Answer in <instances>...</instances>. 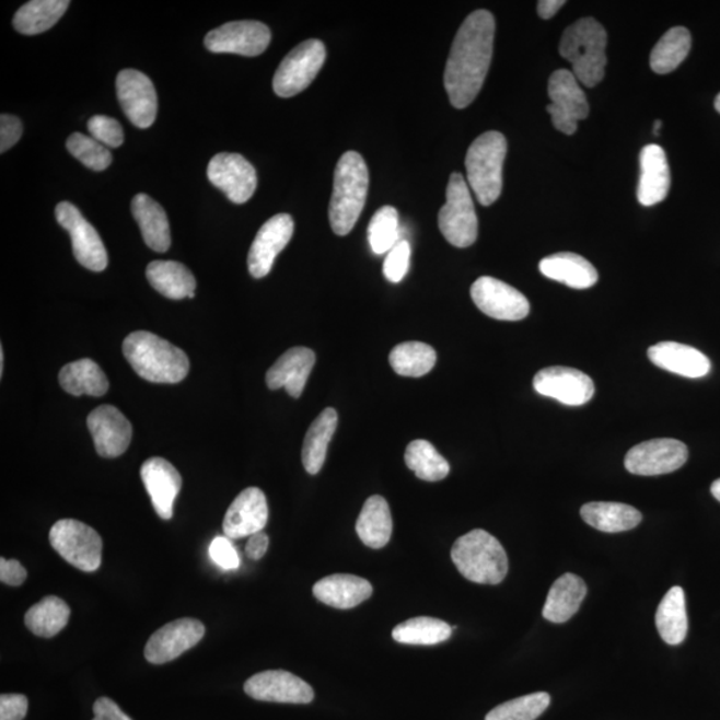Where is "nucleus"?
<instances>
[{
  "label": "nucleus",
  "mask_w": 720,
  "mask_h": 720,
  "mask_svg": "<svg viewBox=\"0 0 720 720\" xmlns=\"http://www.w3.org/2000/svg\"><path fill=\"white\" fill-rule=\"evenodd\" d=\"M28 700L21 694L0 697V720H23L27 716Z\"/></svg>",
  "instance_id": "49"
},
{
  "label": "nucleus",
  "mask_w": 720,
  "mask_h": 720,
  "mask_svg": "<svg viewBox=\"0 0 720 720\" xmlns=\"http://www.w3.org/2000/svg\"><path fill=\"white\" fill-rule=\"evenodd\" d=\"M539 270L546 278L577 290L590 289L600 278L596 268L588 259L573 253L547 256L541 260Z\"/></svg>",
  "instance_id": "28"
},
{
  "label": "nucleus",
  "mask_w": 720,
  "mask_h": 720,
  "mask_svg": "<svg viewBox=\"0 0 720 720\" xmlns=\"http://www.w3.org/2000/svg\"><path fill=\"white\" fill-rule=\"evenodd\" d=\"M3 370H4V352L3 349L0 350V374L3 375Z\"/></svg>",
  "instance_id": "56"
},
{
  "label": "nucleus",
  "mask_w": 720,
  "mask_h": 720,
  "mask_svg": "<svg viewBox=\"0 0 720 720\" xmlns=\"http://www.w3.org/2000/svg\"><path fill=\"white\" fill-rule=\"evenodd\" d=\"M93 720H132L126 716L120 707L114 700L108 698H100L94 704V719Z\"/></svg>",
  "instance_id": "52"
},
{
  "label": "nucleus",
  "mask_w": 720,
  "mask_h": 720,
  "mask_svg": "<svg viewBox=\"0 0 720 720\" xmlns=\"http://www.w3.org/2000/svg\"><path fill=\"white\" fill-rule=\"evenodd\" d=\"M496 20L490 11H474L457 32L444 70V88L451 105L466 108L484 88L490 69Z\"/></svg>",
  "instance_id": "1"
},
{
  "label": "nucleus",
  "mask_w": 720,
  "mask_h": 720,
  "mask_svg": "<svg viewBox=\"0 0 720 720\" xmlns=\"http://www.w3.org/2000/svg\"><path fill=\"white\" fill-rule=\"evenodd\" d=\"M131 211L142 231L146 244L156 253L169 252L171 246L170 224L163 207L149 195L138 194L132 199Z\"/></svg>",
  "instance_id": "29"
},
{
  "label": "nucleus",
  "mask_w": 720,
  "mask_h": 720,
  "mask_svg": "<svg viewBox=\"0 0 720 720\" xmlns=\"http://www.w3.org/2000/svg\"><path fill=\"white\" fill-rule=\"evenodd\" d=\"M436 363V350L423 341H405L390 352V364L400 376H423L434 369Z\"/></svg>",
  "instance_id": "40"
},
{
  "label": "nucleus",
  "mask_w": 720,
  "mask_h": 720,
  "mask_svg": "<svg viewBox=\"0 0 720 720\" xmlns=\"http://www.w3.org/2000/svg\"><path fill=\"white\" fill-rule=\"evenodd\" d=\"M508 140L503 133L488 131L474 140L466 155L467 181L481 206L496 204L503 187V163Z\"/></svg>",
  "instance_id": "6"
},
{
  "label": "nucleus",
  "mask_w": 720,
  "mask_h": 720,
  "mask_svg": "<svg viewBox=\"0 0 720 720\" xmlns=\"http://www.w3.org/2000/svg\"><path fill=\"white\" fill-rule=\"evenodd\" d=\"M88 426L96 453L103 457H118L126 453L132 439V426L117 407L105 405L89 415Z\"/></svg>",
  "instance_id": "21"
},
{
  "label": "nucleus",
  "mask_w": 720,
  "mask_h": 720,
  "mask_svg": "<svg viewBox=\"0 0 720 720\" xmlns=\"http://www.w3.org/2000/svg\"><path fill=\"white\" fill-rule=\"evenodd\" d=\"M201 622L182 618L171 622L152 634L144 647V657L152 664H163L185 654L205 637Z\"/></svg>",
  "instance_id": "18"
},
{
  "label": "nucleus",
  "mask_w": 720,
  "mask_h": 720,
  "mask_svg": "<svg viewBox=\"0 0 720 720\" xmlns=\"http://www.w3.org/2000/svg\"><path fill=\"white\" fill-rule=\"evenodd\" d=\"M57 221L70 234L72 252L79 264L91 271H105L108 265V255L102 237L94 225L85 221L81 211L70 201H62L55 209Z\"/></svg>",
  "instance_id": "11"
},
{
  "label": "nucleus",
  "mask_w": 720,
  "mask_h": 720,
  "mask_svg": "<svg viewBox=\"0 0 720 720\" xmlns=\"http://www.w3.org/2000/svg\"><path fill=\"white\" fill-rule=\"evenodd\" d=\"M71 609L58 596L48 595L34 604L24 616L30 631L42 638L57 636L69 624Z\"/></svg>",
  "instance_id": "38"
},
{
  "label": "nucleus",
  "mask_w": 720,
  "mask_h": 720,
  "mask_svg": "<svg viewBox=\"0 0 720 720\" xmlns=\"http://www.w3.org/2000/svg\"><path fill=\"white\" fill-rule=\"evenodd\" d=\"M22 133L23 125L21 119L9 114H2V117H0V152L3 154L12 146L20 142Z\"/></svg>",
  "instance_id": "50"
},
{
  "label": "nucleus",
  "mask_w": 720,
  "mask_h": 720,
  "mask_svg": "<svg viewBox=\"0 0 720 720\" xmlns=\"http://www.w3.org/2000/svg\"><path fill=\"white\" fill-rule=\"evenodd\" d=\"M59 383L66 393L74 396H103L109 383L105 372L93 359H79L66 364L59 372Z\"/></svg>",
  "instance_id": "35"
},
{
  "label": "nucleus",
  "mask_w": 720,
  "mask_h": 720,
  "mask_svg": "<svg viewBox=\"0 0 720 720\" xmlns=\"http://www.w3.org/2000/svg\"><path fill=\"white\" fill-rule=\"evenodd\" d=\"M338 427V413L334 408L323 410L304 438L302 462L310 475H316L325 465L328 444Z\"/></svg>",
  "instance_id": "34"
},
{
  "label": "nucleus",
  "mask_w": 720,
  "mask_h": 720,
  "mask_svg": "<svg viewBox=\"0 0 720 720\" xmlns=\"http://www.w3.org/2000/svg\"><path fill=\"white\" fill-rule=\"evenodd\" d=\"M369 242L372 253L388 254L400 242L399 213L393 206H384L375 212L369 224Z\"/></svg>",
  "instance_id": "43"
},
{
  "label": "nucleus",
  "mask_w": 720,
  "mask_h": 720,
  "mask_svg": "<svg viewBox=\"0 0 720 720\" xmlns=\"http://www.w3.org/2000/svg\"><path fill=\"white\" fill-rule=\"evenodd\" d=\"M210 558L213 564L222 567L224 570H236L241 566L240 555H237L233 543L228 536H218L211 542L209 548Z\"/></svg>",
  "instance_id": "48"
},
{
  "label": "nucleus",
  "mask_w": 720,
  "mask_h": 720,
  "mask_svg": "<svg viewBox=\"0 0 720 720\" xmlns=\"http://www.w3.org/2000/svg\"><path fill=\"white\" fill-rule=\"evenodd\" d=\"M326 60V47L318 39L301 43L282 60L274 77L272 88L280 97H291L302 93L316 76Z\"/></svg>",
  "instance_id": "9"
},
{
  "label": "nucleus",
  "mask_w": 720,
  "mask_h": 720,
  "mask_svg": "<svg viewBox=\"0 0 720 720\" xmlns=\"http://www.w3.org/2000/svg\"><path fill=\"white\" fill-rule=\"evenodd\" d=\"M585 594L588 588L583 579L573 573H565L551 585L543 607V618L553 624H565L578 613Z\"/></svg>",
  "instance_id": "30"
},
{
  "label": "nucleus",
  "mask_w": 720,
  "mask_h": 720,
  "mask_svg": "<svg viewBox=\"0 0 720 720\" xmlns=\"http://www.w3.org/2000/svg\"><path fill=\"white\" fill-rule=\"evenodd\" d=\"M565 4L564 0H541L538 2V14L542 20H550Z\"/></svg>",
  "instance_id": "54"
},
{
  "label": "nucleus",
  "mask_w": 720,
  "mask_h": 720,
  "mask_svg": "<svg viewBox=\"0 0 720 720\" xmlns=\"http://www.w3.org/2000/svg\"><path fill=\"white\" fill-rule=\"evenodd\" d=\"M457 571L469 582L499 584L509 572V558L500 542L485 530L461 536L451 550Z\"/></svg>",
  "instance_id": "5"
},
{
  "label": "nucleus",
  "mask_w": 720,
  "mask_h": 720,
  "mask_svg": "<svg viewBox=\"0 0 720 720\" xmlns=\"http://www.w3.org/2000/svg\"><path fill=\"white\" fill-rule=\"evenodd\" d=\"M369 170L356 151L341 155L334 174V191L329 201V224L335 234L351 233L362 213L369 193Z\"/></svg>",
  "instance_id": "3"
},
{
  "label": "nucleus",
  "mask_w": 720,
  "mask_h": 720,
  "mask_svg": "<svg viewBox=\"0 0 720 720\" xmlns=\"http://www.w3.org/2000/svg\"><path fill=\"white\" fill-rule=\"evenodd\" d=\"M453 634V627L441 619L418 616L396 626L393 631L395 642L414 646H432L445 642Z\"/></svg>",
  "instance_id": "41"
},
{
  "label": "nucleus",
  "mask_w": 720,
  "mask_h": 720,
  "mask_svg": "<svg viewBox=\"0 0 720 720\" xmlns=\"http://www.w3.org/2000/svg\"><path fill=\"white\" fill-rule=\"evenodd\" d=\"M716 108H717V112L720 114V94L717 96V100H716Z\"/></svg>",
  "instance_id": "58"
},
{
  "label": "nucleus",
  "mask_w": 720,
  "mask_h": 720,
  "mask_svg": "<svg viewBox=\"0 0 720 720\" xmlns=\"http://www.w3.org/2000/svg\"><path fill=\"white\" fill-rule=\"evenodd\" d=\"M357 534L374 550L387 545L393 535V516L386 499L374 496L365 500L357 521Z\"/></svg>",
  "instance_id": "31"
},
{
  "label": "nucleus",
  "mask_w": 720,
  "mask_h": 720,
  "mask_svg": "<svg viewBox=\"0 0 720 720\" xmlns=\"http://www.w3.org/2000/svg\"><path fill=\"white\" fill-rule=\"evenodd\" d=\"M405 462L419 479L439 481L450 474L449 462L438 453L434 444L418 439L407 445Z\"/></svg>",
  "instance_id": "42"
},
{
  "label": "nucleus",
  "mask_w": 720,
  "mask_h": 720,
  "mask_svg": "<svg viewBox=\"0 0 720 720\" xmlns=\"http://www.w3.org/2000/svg\"><path fill=\"white\" fill-rule=\"evenodd\" d=\"M711 493L713 498H716L720 502V479L713 481L711 486Z\"/></svg>",
  "instance_id": "55"
},
{
  "label": "nucleus",
  "mask_w": 720,
  "mask_h": 720,
  "mask_svg": "<svg viewBox=\"0 0 720 720\" xmlns=\"http://www.w3.org/2000/svg\"><path fill=\"white\" fill-rule=\"evenodd\" d=\"M140 477H142L156 514L164 521L171 520L174 515L175 499L182 487L178 469L163 457H150L140 468Z\"/></svg>",
  "instance_id": "23"
},
{
  "label": "nucleus",
  "mask_w": 720,
  "mask_h": 720,
  "mask_svg": "<svg viewBox=\"0 0 720 720\" xmlns=\"http://www.w3.org/2000/svg\"><path fill=\"white\" fill-rule=\"evenodd\" d=\"M124 353L133 371L152 383H179L190 370V360L179 347L149 332L128 335Z\"/></svg>",
  "instance_id": "2"
},
{
  "label": "nucleus",
  "mask_w": 720,
  "mask_h": 720,
  "mask_svg": "<svg viewBox=\"0 0 720 720\" xmlns=\"http://www.w3.org/2000/svg\"><path fill=\"white\" fill-rule=\"evenodd\" d=\"M688 450L685 443L675 439H654L637 444L628 451L625 466L628 473L655 477L676 472L687 462Z\"/></svg>",
  "instance_id": "12"
},
{
  "label": "nucleus",
  "mask_w": 720,
  "mask_h": 720,
  "mask_svg": "<svg viewBox=\"0 0 720 720\" xmlns=\"http://www.w3.org/2000/svg\"><path fill=\"white\" fill-rule=\"evenodd\" d=\"M582 520L602 533H624L642 522V514L632 506L615 502H591L581 510Z\"/></svg>",
  "instance_id": "33"
},
{
  "label": "nucleus",
  "mask_w": 720,
  "mask_h": 720,
  "mask_svg": "<svg viewBox=\"0 0 720 720\" xmlns=\"http://www.w3.org/2000/svg\"><path fill=\"white\" fill-rule=\"evenodd\" d=\"M692 50V34L685 27L669 30L652 48L650 66L657 74H669L678 69Z\"/></svg>",
  "instance_id": "39"
},
{
  "label": "nucleus",
  "mask_w": 720,
  "mask_h": 720,
  "mask_svg": "<svg viewBox=\"0 0 720 720\" xmlns=\"http://www.w3.org/2000/svg\"><path fill=\"white\" fill-rule=\"evenodd\" d=\"M661 128H662V121L657 120L655 125H654V133H655L657 137L659 136V131H661Z\"/></svg>",
  "instance_id": "57"
},
{
  "label": "nucleus",
  "mask_w": 720,
  "mask_h": 720,
  "mask_svg": "<svg viewBox=\"0 0 720 720\" xmlns=\"http://www.w3.org/2000/svg\"><path fill=\"white\" fill-rule=\"evenodd\" d=\"M27 579V571L18 560L0 559V581L9 585H21Z\"/></svg>",
  "instance_id": "51"
},
{
  "label": "nucleus",
  "mask_w": 720,
  "mask_h": 720,
  "mask_svg": "<svg viewBox=\"0 0 720 720\" xmlns=\"http://www.w3.org/2000/svg\"><path fill=\"white\" fill-rule=\"evenodd\" d=\"M411 246L407 241H400L390 252L384 260V277L392 283H399L405 279L410 268Z\"/></svg>",
  "instance_id": "47"
},
{
  "label": "nucleus",
  "mask_w": 720,
  "mask_h": 720,
  "mask_svg": "<svg viewBox=\"0 0 720 720\" xmlns=\"http://www.w3.org/2000/svg\"><path fill=\"white\" fill-rule=\"evenodd\" d=\"M550 695L535 693L506 701L487 713L486 720H535L550 706Z\"/></svg>",
  "instance_id": "44"
},
{
  "label": "nucleus",
  "mask_w": 720,
  "mask_h": 720,
  "mask_svg": "<svg viewBox=\"0 0 720 720\" xmlns=\"http://www.w3.org/2000/svg\"><path fill=\"white\" fill-rule=\"evenodd\" d=\"M294 234V219L289 213L268 219L262 225L248 253V271L256 279L270 274L277 256L291 241Z\"/></svg>",
  "instance_id": "19"
},
{
  "label": "nucleus",
  "mask_w": 720,
  "mask_h": 720,
  "mask_svg": "<svg viewBox=\"0 0 720 720\" xmlns=\"http://www.w3.org/2000/svg\"><path fill=\"white\" fill-rule=\"evenodd\" d=\"M271 42L266 24L255 21L230 22L206 35L205 45L211 53L240 54L258 57Z\"/></svg>",
  "instance_id": "14"
},
{
  "label": "nucleus",
  "mask_w": 720,
  "mask_h": 720,
  "mask_svg": "<svg viewBox=\"0 0 720 720\" xmlns=\"http://www.w3.org/2000/svg\"><path fill=\"white\" fill-rule=\"evenodd\" d=\"M548 96L551 103L547 113L558 131L572 136L578 128V121L589 117V103L578 79L569 70L555 71L548 81Z\"/></svg>",
  "instance_id": "10"
},
{
  "label": "nucleus",
  "mask_w": 720,
  "mask_h": 720,
  "mask_svg": "<svg viewBox=\"0 0 720 720\" xmlns=\"http://www.w3.org/2000/svg\"><path fill=\"white\" fill-rule=\"evenodd\" d=\"M67 0H33L14 16V27L23 35H36L55 26L69 9Z\"/></svg>",
  "instance_id": "37"
},
{
  "label": "nucleus",
  "mask_w": 720,
  "mask_h": 720,
  "mask_svg": "<svg viewBox=\"0 0 720 720\" xmlns=\"http://www.w3.org/2000/svg\"><path fill=\"white\" fill-rule=\"evenodd\" d=\"M268 521V504L265 492L258 487H248L237 496L225 512L224 535L230 539L246 538L260 533Z\"/></svg>",
  "instance_id": "22"
},
{
  "label": "nucleus",
  "mask_w": 720,
  "mask_h": 720,
  "mask_svg": "<svg viewBox=\"0 0 720 720\" xmlns=\"http://www.w3.org/2000/svg\"><path fill=\"white\" fill-rule=\"evenodd\" d=\"M117 94L128 120L139 128L154 124L158 96L151 79L138 70L127 69L117 78Z\"/></svg>",
  "instance_id": "16"
},
{
  "label": "nucleus",
  "mask_w": 720,
  "mask_h": 720,
  "mask_svg": "<svg viewBox=\"0 0 720 720\" xmlns=\"http://www.w3.org/2000/svg\"><path fill=\"white\" fill-rule=\"evenodd\" d=\"M535 392L567 406L585 405L595 394L593 380L570 368H547L534 378Z\"/></svg>",
  "instance_id": "20"
},
{
  "label": "nucleus",
  "mask_w": 720,
  "mask_h": 720,
  "mask_svg": "<svg viewBox=\"0 0 720 720\" xmlns=\"http://www.w3.org/2000/svg\"><path fill=\"white\" fill-rule=\"evenodd\" d=\"M472 298L481 313L498 321H522L530 313V303L522 292L502 280L481 277L472 287Z\"/></svg>",
  "instance_id": "13"
},
{
  "label": "nucleus",
  "mask_w": 720,
  "mask_h": 720,
  "mask_svg": "<svg viewBox=\"0 0 720 720\" xmlns=\"http://www.w3.org/2000/svg\"><path fill=\"white\" fill-rule=\"evenodd\" d=\"M244 693L256 700L277 704L307 705L314 699V689L297 675L284 670H268L244 683Z\"/></svg>",
  "instance_id": "17"
},
{
  "label": "nucleus",
  "mask_w": 720,
  "mask_h": 720,
  "mask_svg": "<svg viewBox=\"0 0 720 720\" xmlns=\"http://www.w3.org/2000/svg\"><path fill=\"white\" fill-rule=\"evenodd\" d=\"M207 176L233 204H246L256 190L258 178L252 163L240 154L222 152L212 158Z\"/></svg>",
  "instance_id": "15"
},
{
  "label": "nucleus",
  "mask_w": 720,
  "mask_h": 720,
  "mask_svg": "<svg viewBox=\"0 0 720 720\" xmlns=\"http://www.w3.org/2000/svg\"><path fill=\"white\" fill-rule=\"evenodd\" d=\"M649 358L659 369L692 380L704 378L711 370L710 359L704 352L676 341H661L650 347Z\"/></svg>",
  "instance_id": "26"
},
{
  "label": "nucleus",
  "mask_w": 720,
  "mask_h": 720,
  "mask_svg": "<svg viewBox=\"0 0 720 720\" xmlns=\"http://www.w3.org/2000/svg\"><path fill=\"white\" fill-rule=\"evenodd\" d=\"M66 146L72 156L77 158L79 162H82L85 167L91 170H106L113 162L112 152H109L106 146L97 142L94 138L83 136V133H72L67 139Z\"/></svg>",
  "instance_id": "45"
},
{
  "label": "nucleus",
  "mask_w": 720,
  "mask_h": 720,
  "mask_svg": "<svg viewBox=\"0 0 720 720\" xmlns=\"http://www.w3.org/2000/svg\"><path fill=\"white\" fill-rule=\"evenodd\" d=\"M315 352L307 347H292L267 371L266 383L270 390L286 388L292 398L302 395L315 364Z\"/></svg>",
  "instance_id": "24"
},
{
  "label": "nucleus",
  "mask_w": 720,
  "mask_h": 720,
  "mask_svg": "<svg viewBox=\"0 0 720 720\" xmlns=\"http://www.w3.org/2000/svg\"><path fill=\"white\" fill-rule=\"evenodd\" d=\"M314 596L329 607L349 609L370 600L372 585L351 573H334L314 584Z\"/></svg>",
  "instance_id": "27"
},
{
  "label": "nucleus",
  "mask_w": 720,
  "mask_h": 720,
  "mask_svg": "<svg viewBox=\"0 0 720 720\" xmlns=\"http://www.w3.org/2000/svg\"><path fill=\"white\" fill-rule=\"evenodd\" d=\"M146 277L154 289L163 297L185 299L195 294L197 280L185 265L174 260H154L148 266Z\"/></svg>",
  "instance_id": "32"
},
{
  "label": "nucleus",
  "mask_w": 720,
  "mask_h": 720,
  "mask_svg": "<svg viewBox=\"0 0 720 720\" xmlns=\"http://www.w3.org/2000/svg\"><path fill=\"white\" fill-rule=\"evenodd\" d=\"M89 131L91 138L106 146V148L117 149L125 142L124 128L119 121L105 115H95L89 120Z\"/></svg>",
  "instance_id": "46"
},
{
  "label": "nucleus",
  "mask_w": 720,
  "mask_h": 720,
  "mask_svg": "<svg viewBox=\"0 0 720 720\" xmlns=\"http://www.w3.org/2000/svg\"><path fill=\"white\" fill-rule=\"evenodd\" d=\"M448 201L439 211L438 224L445 241L457 248L473 246L478 237V217L472 194L461 174L450 176Z\"/></svg>",
  "instance_id": "7"
},
{
  "label": "nucleus",
  "mask_w": 720,
  "mask_h": 720,
  "mask_svg": "<svg viewBox=\"0 0 720 720\" xmlns=\"http://www.w3.org/2000/svg\"><path fill=\"white\" fill-rule=\"evenodd\" d=\"M268 543H270V541H268V536L264 533V531L249 536L246 545L247 557L253 560H259L264 558L265 554L267 553Z\"/></svg>",
  "instance_id": "53"
},
{
  "label": "nucleus",
  "mask_w": 720,
  "mask_h": 720,
  "mask_svg": "<svg viewBox=\"0 0 720 720\" xmlns=\"http://www.w3.org/2000/svg\"><path fill=\"white\" fill-rule=\"evenodd\" d=\"M671 185L666 152L658 144H647L640 152L638 200L644 207L666 199Z\"/></svg>",
  "instance_id": "25"
},
{
  "label": "nucleus",
  "mask_w": 720,
  "mask_h": 720,
  "mask_svg": "<svg viewBox=\"0 0 720 720\" xmlns=\"http://www.w3.org/2000/svg\"><path fill=\"white\" fill-rule=\"evenodd\" d=\"M655 624L659 636L671 646L681 644L687 637L688 619L685 591L673 588L659 604Z\"/></svg>",
  "instance_id": "36"
},
{
  "label": "nucleus",
  "mask_w": 720,
  "mask_h": 720,
  "mask_svg": "<svg viewBox=\"0 0 720 720\" xmlns=\"http://www.w3.org/2000/svg\"><path fill=\"white\" fill-rule=\"evenodd\" d=\"M50 543L67 564L84 572H94L102 564L103 542L93 527L76 520L54 524Z\"/></svg>",
  "instance_id": "8"
},
{
  "label": "nucleus",
  "mask_w": 720,
  "mask_h": 720,
  "mask_svg": "<svg viewBox=\"0 0 720 720\" xmlns=\"http://www.w3.org/2000/svg\"><path fill=\"white\" fill-rule=\"evenodd\" d=\"M607 33L594 18H583L561 35L559 53L572 65V74L585 88H595L606 72Z\"/></svg>",
  "instance_id": "4"
}]
</instances>
